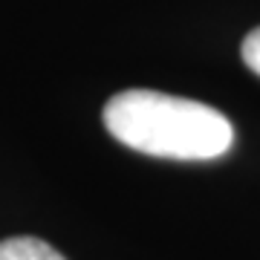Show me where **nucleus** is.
Returning a JSON list of instances; mask_svg holds the SVG:
<instances>
[{
    "label": "nucleus",
    "mask_w": 260,
    "mask_h": 260,
    "mask_svg": "<svg viewBox=\"0 0 260 260\" xmlns=\"http://www.w3.org/2000/svg\"><path fill=\"white\" fill-rule=\"evenodd\" d=\"M240 52H243V61H246V67H249L254 75H260V26L254 29V32H249V35H246Z\"/></svg>",
    "instance_id": "7ed1b4c3"
},
{
    "label": "nucleus",
    "mask_w": 260,
    "mask_h": 260,
    "mask_svg": "<svg viewBox=\"0 0 260 260\" xmlns=\"http://www.w3.org/2000/svg\"><path fill=\"white\" fill-rule=\"evenodd\" d=\"M104 127L124 148L159 159L203 162L232 148L234 127L211 104L156 90H124L104 104Z\"/></svg>",
    "instance_id": "f257e3e1"
},
{
    "label": "nucleus",
    "mask_w": 260,
    "mask_h": 260,
    "mask_svg": "<svg viewBox=\"0 0 260 260\" xmlns=\"http://www.w3.org/2000/svg\"><path fill=\"white\" fill-rule=\"evenodd\" d=\"M0 260H67L58 249L38 237H9L0 240Z\"/></svg>",
    "instance_id": "f03ea898"
}]
</instances>
